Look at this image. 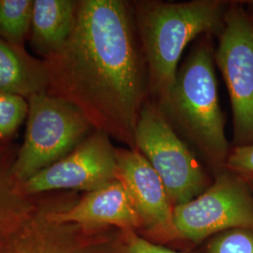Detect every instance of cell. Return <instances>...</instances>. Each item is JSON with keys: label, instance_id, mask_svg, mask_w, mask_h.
<instances>
[{"label": "cell", "instance_id": "6da1fadb", "mask_svg": "<svg viewBox=\"0 0 253 253\" xmlns=\"http://www.w3.org/2000/svg\"><path fill=\"white\" fill-rule=\"evenodd\" d=\"M42 59L46 93L78 109L94 129L136 149L137 122L150 96L132 4L79 0L73 34Z\"/></svg>", "mask_w": 253, "mask_h": 253}, {"label": "cell", "instance_id": "7a4b0ae2", "mask_svg": "<svg viewBox=\"0 0 253 253\" xmlns=\"http://www.w3.org/2000/svg\"><path fill=\"white\" fill-rule=\"evenodd\" d=\"M214 54L210 35L201 38L178 68L169 90L152 101L173 129L218 172L224 169L232 146L219 105Z\"/></svg>", "mask_w": 253, "mask_h": 253}, {"label": "cell", "instance_id": "3957f363", "mask_svg": "<svg viewBox=\"0 0 253 253\" xmlns=\"http://www.w3.org/2000/svg\"><path fill=\"white\" fill-rule=\"evenodd\" d=\"M230 2L137 1L132 4L145 56L150 100L158 101L175 79L181 55L195 38L221 32Z\"/></svg>", "mask_w": 253, "mask_h": 253}, {"label": "cell", "instance_id": "277c9868", "mask_svg": "<svg viewBox=\"0 0 253 253\" xmlns=\"http://www.w3.org/2000/svg\"><path fill=\"white\" fill-rule=\"evenodd\" d=\"M27 103L25 138L12 166L18 185L63 159L95 130L78 109L46 92Z\"/></svg>", "mask_w": 253, "mask_h": 253}, {"label": "cell", "instance_id": "5b68a950", "mask_svg": "<svg viewBox=\"0 0 253 253\" xmlns=\"http://www.w3.org/2000/svg\"><path fill=\"white\" fill-rule=\"evenodd\" d=\"M135 145L163 180L172 208L196 198L210 186L194 154L151 100L140 113Z\"/></svg>", "mask_w": 253, "mask_h": 253}, {"label": "cell", "instance_id": "8992f818", "mask_svg": "<svg viewBox=\"0 0 253 253\" xmlns=\"http://www.w3.org/2000/svg\"><path fill=\"white\" fill-rule=\"evenodd\" d=\"M215 63L233 113V146L253 144V19L242 1H231L218 35Z\"/></svg>", "mask_w": 253, "mask_h": 253}, {"label": "cell", "instance_id": "52a82bcc", "mask_svg": "<svg viewBox=\"0 0 253 253\" xmlns=\"http://www.w3.org/2000/svg\"><path fill=\"white\" fill-rule=\"evenodd\" d=\"M176 235L192 242L232 229L253 231V190L224 168L199 196L172 208Z\"/></svg>", "mask_w": 253, "mask_h": 253}, {"label": "cell", "instance_id": "ba28073f", "mask_svg": "<svg viewBox=\"0 0 253 253\" xmlns=\"http://www.w3.org/2000/svg\"><path fill=\"white\" fill-rule=\"evenodd\" d=\"M116 148L111 138L93 130L63 159L18 185L26 196L60 190H97L118 178Z\"/></svg>", "mask_w": 253, "mask_h": 253}, {"label": "cell", "instance_id": "9c48e42d", "mask_svg": "<svg viewBox=\"0 0 253 253\" xmlns=\"http://www.w3.org/2000/svg\"><path fill=\"white\" fill-rule=\"evenodd\" d=\"M116 156L118 178L130 194L143 224L162 235H176L173 208L163 180L151 164L136 149L116 148Z\"/></svg>", "mask_w": 253, "mask_h": 253}, {"label": "cell", "instance_id": "30bf717a", "mask_svg": "<svg viewBox=\"0 0 253 253\" xmlns=\"http://www.w3.org/2000/svg\"><path fill=\"white\" fill-rule=\"evenodd\" d=\"M48 217L58 223L111 225L127 233H134L136 229L144 225L130 194L118 178L87 192L73 207L54 212Z\"/></svg>", "mask_w": 253, "mask_h": 253}, {"label": "cell", "instance_id": "8fae6325", "mask_svg": "<svg viewBox=\"0 0 253 253\" xmlns=\"http://www.w3.org/2000/svg\"><path fill=\"white\" fill-rule=\"evenodd\" d=\"M78 1L34 0L29 40L42 58L59 50L73 34Z\"/></svg>", "mask_w": 253, "mask_h": 253}, {"label": "cell", "instance_id": "7c38bea8", "mask_svg": "<svg viewBox=\"0 0 253 253\" xmlns=\"http://www.w3.org/2000/svg\"><path fill=\"white\" fill-rule=\"evenodd\" d=\"M48 74L42 58L28 54L25 47L0 38V90L28 100L47 92Z\"/></svg>", "mask_w": 253, "mask_h": 253}, {"label": "cell", "instance_id": "4fadbf2b", "mask_svg": "<svg viewBox=\"0 0 253 253\" xmlns=\"http://www.w3.org/2000/svg\"><path fill=\"white\" fill-rule=\"evenodd\" d=\"M34 0H0V38L25 47L29 39Z\"/></svg>", "mask_w": 253, "mask_h": 253}, {"label": "cell", "instance_id": "5bb4252c", "mask_svg": "<svg viewBox=\"0 0 253 253\" xmlns=\"http://www.w3.org/2000/svg\"><path fill=\"white\" fill-rule=\"evenodd\" d=\"M27 100L0 90V142L12 143L20 126L27 120Z\"/></svg>", "mask_w": 253, "mask_h": 253}, {"label": "cell", "instance_id": "9a60e30c", "mask_svg": "<svg viewBox=\"0 0 253 253\" xmlns=\"http://www.w3.org/2000/svg\"><path fill=\"white\" fill-rule=\"evenodd\" d=\"M208 253H253V231L232 229L220 233L209 245Z\"/></svg>", "mask_w": 253, "mask_h": 253}, {"label": "cell", "instance_id": "2e32d148", "mask_svg": "<svg viewBox=\"0 0 253 253\" xmlns=\"http://www.w3.org/2000/svg\"><path fill=\"white\" fill-rule=\"evenodd\" d=\"M224 168L253 183V144L244 146H232Z\"/></svg>", "mask_w": 253, "mask_h": 253}, {"label": "cell", "instance_id": "e0dca14e", "mask_svg": "<svg viewBox=\"0 0 253 253\" xmlns=\"http://www.w3.org/2000/svg\"><path fill=\"white\" fill-rule=\"evenodd\" d=\"M18 151L13 143L0 142V195L20 192L12 175V166Z\"/></svg>", "mask_w": 253, "mask_h": 253}, {"label": "cell", "instance_id": "ac0fdd59", "mask_svg": "<svg viewBox=\"0 0 253 253\" xmlns=\"http://www.w3.org/2000/svg\"><path fill=\"white\" fill-rule=\"evenodd\" d=\"M126 253H181L153 244L133 232L127 233Z\"/></svg>", "mask_w": 253, "mask_h": 253}, {"label": "cell", "instance_id": "d6986e66", "mask_svg": "<svg viewBox=\"0 0 253 253\" xmlns=\"http://www.w3.org/2000/svg\"><path fill=\"white\" fill-rule=\"evenodd\" d=\"M245 8L247 9V11L249 12V14L253 18V0L250 1H242Z\"/></svg>", "mask_w": 253, "mask_h": 253}, {"label": "cell", "instance_id": "ffe728a7", "mask_svg": "<svg viewBox=\"0 0 253 253\" xmlns=\"http://www.w3.org/2000/svg\"><path fill=\"white\" fill-rule=\"evenodd\" d=\"M248 183H249V182H248ZM249 184L251 185V187H252V189L253 190V183H249Z\"/></svg>", "mask_w": 253, "mask_h": 253}, {"label": "cell", "instance_id": "44dd1931", "mask_svg": "<svg viewBox=\"0 0 253 253\" xmlns=\"http://www.w3.org/2000/svg\"></svg>", "mask_w": 253, "mask_h": 253}, {"label": "cell", "instance_id": "7402d4cb", "mask_svg": "<svg viewBox=\"0 0 253 253\" xmlns=\"http://www.w3.org/2000/svg\"></svg>", "mask_w": 253, "mask_h": 253}]
</instances>
